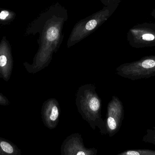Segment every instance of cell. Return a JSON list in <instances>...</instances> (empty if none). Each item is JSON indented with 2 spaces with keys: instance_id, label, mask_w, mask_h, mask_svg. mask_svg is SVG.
Listing matches in <instances>:
<instances>
[{
  "instance_id": "6da1fadb",
  "label": "cell",
  "mask_w": 155,
  "mask_h": 155,
  "mask_svg": "<svg viewBox=\"0 0 155 155\" xmlns=\"http://www.w3.org/2000/svg\"><path fill=\"white\" fill-rule=\"evenodd\" d=\"M68 18V11L59 2L55 3L33 21L25 35L39 34V47L32 64L23 63L27 72L35 74L48 67L53 55L59 50L64 39V26Z\"/></svg>"
},
{
  "instance_id": "7a4b0ae2",
  "label": "cell",
  "mask_w": 155,
  "mask_h": 155,
  "mask_svg": "<svg viewBox=\"0 0 155 155\" xmlns=\"http://www.w3.org/2000/svg\"><path fill=\"white\" fill-rule=\"evenodd\" d=\"M78 111L93 130L97 127L102 135L107 134L105 122L101 115L102 102L93 84H86L78 89L76 94Z\"/></svg>"
},
{
  "instance_id": "3957f363",
  "label": "cell",
  "mask_w": 155,
  "mask_h": 155,
  "mask_svg": "<svg viewBox=\"0 0 155 155\" xmlns=\"http://www.w3.org/2000/svg\"><path fill=\"white\" fill-rule=\"evenodd\" d=\"M119 5H113L104 8L76 23L72 30L67 43L71 48L81 41L98 29L112 15Z\"/></svg>"
},
{
  "instance_id": "277c9868",
  "label": "cell",
  "mask_w": 155,
  "mask_h": 155,
  "mask_svg": "<svg viewBox=\"0 0 155 155\" xmlns=\"http://www.w3.org/2000/svg\"><path fill=\"white\" fill-rule=\"evenodd\" d=\"M117 75L135 81L155 76V55L121 64L116 69Z\"/></svg>"
},
{
  "instance_id": "5b68a950",
  "label": "cell",
  "mask_w": 155,
  "mask_h": 155,
  "mask_svg": "<svg viewBox=\"0 0 155 155\" xmlns=\"http://www.w3.org/2000/svg\"><path fill=\"white\" fill-rule=\"evenodd\" d=\"M129 45L136 49L155 47V23H143L135 25L127 33Z\"/></svg>"
},
{
  "instance_id": "8992f818",
  "label": "cell",
  "mask_w": 155,
  "mask_h": 155,
  "mask_svg": "<svg viewBox=\"0 0 155 155\" xmlns=\"http://www.w3.org/2000/svg\"><path fill=\"white\" fill-rule=\"evenodd\" d=\"M124 110L123 103L116 96H113L107 106L105 122L107 133L111 137L120 130L124 118Z\"/></svg>"
},
{
  "instance_id": "52a82bcc",
  "label": "cell",
  "mask_w": 155,
  "mask_h": 155,
  "mask_svg": "<svg viewBox=\"0 0 155 155\" xmlns=\"http://www.w3.org/2000/svg\"><path fill=\"white\" fill-rule=\"evenodd\" d=\"M82 136L74 133L67 137L61 147V155H97V149L85 146Z\"/></svg>"
},
{
  "instance_id": "ba28073f",
  "label": "cell",
  "mask_w": 155,
  "mask_h": 155,
  "mask_svg": "<svg viewBox=\"0 0 155 155\" xmlns=\"http://www.w3.org/2000/svg\"><path fill=\"white\" fill-rule=\"evenodd\" d=\"M14 61L11 44L5 36L0 41V78L5 82L11 78Z\"/></svg>"
},
{
  "instance_id": "9c48e42d",
  "label": "cell",
  "mask_w": 155,
  "mask_h": 155,
  "mask_svg": "<svg viewBox=\"0 0 155 155\" xmlns=\"http://www.w3.org/2000/svg\"><path fill=\"white\" fill-rule=\"evenodd\" d=\"M61 107L57 99L49 98L42 106L41 114L44 124L49 129L56 128L60 121Z\"/></svg>"
},
{
  "instance_id": "30bf717a",
  "label": "cell",
  "mask_w": 155,
  "mask_h": 155,
  "mask_svg": "<svg viewBox=\"0 0 155 155\" xmlns=\"http://www.w3.org/2000/svg\"><path fill=\"white\" fill-rule=\"evenodd\" d=\"M0 155H21V151L11 141L0 137Z\"/></svg>"
},
{
  "instance_id": "8fae6325",
  "label": "cell",
  "mask_w": 155,
  "mask_h": 155,
  "mask_svg": "<svg viewBox=\"0 0 155 155\" xmlns=\"http://www.w3.org/2000/svg\"><path fill=\"white\" fill-rule=\"evenodd\" d=\"M15 13L12 11L3 10L0 11V23L6 25L15 19Z\"/></svg>"
},
{
  "instance_id": "7c38bea8",
  "label": "cell",
  "mask_w": 155,
  "mask_h": 155,
  "mask_svg": "<svg viewBox=\"0 0 155 155\" xmlns=\"http://www.w3.org/2000/svg\"><path fill=\"white\" fill-rule=\"evenodd\" d=\"M116 155H155V150L147 149L127 150Z\"/></svg>"
},
{
  "instance_id": "4fadbf2b",
  "label": "cell",
  "mask_w": 155,
  "mask_h": 155,
  "mask_svg": "<svg viewBox=\"0 0 155 155\" xmlns=\"http://www.w3.org/2000/svg\"><path fill=\"white\" fill-rule=\"evenodd\" d=\"M142 141L155 146V127L147 129L146 134L143 137Z\"/></svg>"
},
{
  "instance_id": "5bb4252c",
  "label": "cell",
  "mask_w": 155,
  "mask_h": 155,
  "mask_svg": "<svg viewBox=\"0 0 155 155\" xmlns=\"http://www.w3.org/2000/svg\"><path fill=\"white\" fill-rule=\"evenodd\" d=\"M100 1L104 6H107L113 5H119L122 0H100Z\"/></svg>"
},
{
  "instance_id": "9a60e30c",
  "label": "cell",
  "mask_w": 155,
  "mask_h": 155,
  "mask_svg": "<svg viewBox=\"0 0 155 155\" xmlns=\"http://www.w3.org/2000/svg\"><path fill=\"white\" fill-rule=\"evenodd\" d=\"M10 104L8 98L0 92V105L6 106L9 105Z\"/></svg>"
},
{
  "instance_id": "2e32d148",
  "label": "cell",
  "mask_w": 155,
  "mask_h": 155,
  "mask_svg": "<svg viewBox=\"0 0 155 155\" xmlns=\"http://www.w3.org/2000/svg\"><path fill=\"white\" fill-rule=\"evenodd\" d=\"M151 15L153 17L154 19L155 20V9L152 11V12H151Z\"/></svg>"
}]
</instances>
